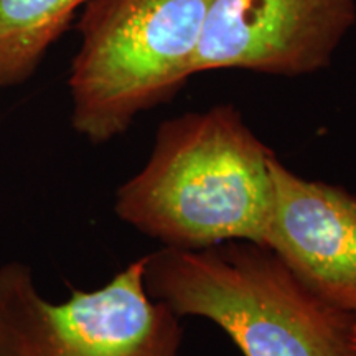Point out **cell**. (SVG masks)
Wrapping results in <instances>:
<instances>
[{
    "mask_svg": "<svg viewBox=\"0 0 356 356\" xmlns=\"http://www.w3.org/2000/svg\"><path fill=\"white\" fill-rule=\"evenodd\" d=\"M264 246L315 293L356 314V195L302 178L275 157Z\"/></svg>",
    "mask_w": 356,
    "mask_h": 356,
    "instance_id": "cell-6",
    "label": "cell"
},
{
    "mask_svg": "<svg viewBox=\"0 0 356 356\" xmlns=\"http://www.w3.org/2000/svg\"><path fill=\"white\" fill-rule=\"evenodd\" d=\"M149 296L202 317L244 356H356V314L328 304L264 244L165 248L144 256Z\"/></svg>",
    "mask_w": 356,
    "mask_h": 356,
    "instance_id": "cell-2",
    "label": "cell"
},
{
    "mask_svg": "<svg viewBox=\"0 0 356 356\" xmlns=\"http://www.w3.org/2000/svg\"><path fill=\"white\" fill-rule=\"evenodd\" d=\"M181 337L180 317L147 292L144 257L60 304L29 266H0V356H180Z\"/></svg>",
    "mask_w": 356,
    "mask_h": 356,
    "instance_id": "cell-4",
    "label": "cell"
},
{
    "mask_svg": "<svg viewBox=\"0 0 356 356\" xmlns=\"http://www.w3.org/2000/svg\"><path fill=\"white\" fill-rule=\"evenodd\" d=\"M355 25L356 0H210L193 74L318 73L332 65Z\"/></svg>",
    "mask_w": 356,
    "mask_h": 356,
    "instance_id": "cell-5",
    "label": "cell"
},
{
    "mask_svg": "<svg viewBox=\"0 0 356 356\" xmlns=\"http://www.w3.org/2000/svg\"><path fill=\"white\" fill-rule=\"evenodd\" d=\"M353 350H355V355H356V320H355V325H353Z\"/></svg>",
    "mask_w": 356,
    "mask_h": 356,
    "instance_id": "cell-8",
    "label": "cell"
},
{
    "mask_svg": "<svg viewBox=\"0 0 356 356\" xmlns=\"http://www.w3.org/2000/svg\"><path fill=\"white\" fill-rule=\"evenodd\" d=\"M88 0H0V89L25 83Z\"/></svg>",
    "mask_w": 356,
    "mask_h": 356,
    "instance_id": "cell-7",
    "label": "cell"
},
{
    "mask_svg": "<svg viewBox=\"0 0 356 356\" xmlns=\"http://www.w3.org/2000/svg\"><path fill=\"white\" fill-rule=\"evenodd\" d=\"M210 0H88L68 86L71 124L92 144L122 136L193 74Z\"/></svg>",
    "mask_w": 356,
    "mask_h": 356,
    "instance_id": "cell-3",
    "label": "cell"
},
{
    "mask_svg": "<svg viewBox=\"0 0 356 356\" xmlns=\"http://www.w3.org/2000/svg\"><path fill=\"white\" fill-rule=\"evenodd\" d=\"M275 154L233 104L167 119L144 168L119 186L115 213L165 248L262 244Z\"/></svg>",
    "mask_w": 356,
    "mask_h": 356,
    "instance_id": "cell-1",
    "label": "cell"
}]
</instances>
